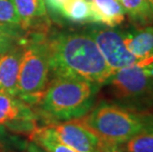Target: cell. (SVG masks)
<instances>
[{
	"label": "cell",
	"mask_w": 153,
	"mask_h": 152,
	"mask_svg": "<svg viewBox=\"0 0 153 152\" xmlns=\"http://www.w3.org/2000/svg\"><path fill=\"white\" fill-rule=\"evenodd\" d=\"M100 87L76 77L55 76L38 104L41 112L53 121L78 119L92 110Z\"/></svg>",
	"instance_id": "obj_2"
},
{
	"label": "cell",
	"mask_w": 153,
	"mask_h": 152,
	"mask_svg": "<svg viewBox=\"0 0 153 152\" xmlns=\"http://www.w3.org/2000/svg\"><path fill=\"white\" fill-rule=\"evenodd\" d=\"M22 54V42L10 50L0 54V92L16 96Z\"/></svg>",
	"instance_id": "obj_10"
},
{
	"label": "cell",
	"mask_w": 153,
	"mask_h": 152,
	"mask_svg": "<svg viewBox=\"0 0 153 152\" xmlns=\"http://www.w3.org/2000/svg\"><path fill=\"white\" fill-rule=\"evenodd\" d=\"M31 139L45 152H78L58 140L50 127L36 128L31 132Z\"/></svg>",
	"instance_id": "obj_14"
},
{
	"label": "cell",
	"mask_w": 153,
	"mask_h": 152,
	"mask_svg": "<svg viewBox=\"0 0 153 152\" xmlns=\"http://www.w3.org/2000/svg\"><path fill=\"white\" fill-rule=\"evenodd\" d=\"M148 3H149V5H150V7L152 9V11H153V0H147Z\"/></svg>",
	"instance_id": "obj_22"
},
{
	"label": "cell",
	"mask_w": 153,
	"mask_h": 152,
	"mask_svg": "<svg viewBox=\"0 0 153 152\" xmlns=\"http://www.w3.org/2000/svg\"><path fill=\"white\" fill-rule=\"evenodd\" d=\"M93 24L116 28L126 20V11L120 0H89Z\"/></svg>",
	"instance_id": "obj_11"
},
{
	"label": "cell",
	"mask_w": 153,
	"mask_h": 152,
	"mask_svg": "<svg viewBox=\"0 0 153 152\" xmlns=\"http://www.w3.org/2000/svg\"><path fill=\"white\" fill-rule=\"evenodd\" d=\"M13 2L23 30L27 33L48 34L51 21L45 0H13Z\"/></svg>",
	"instance_id": "obj_9"
},
{
	"label": "cell",
	"mask_w": 153,
	"mask_h": 152,
	"mask_svg": "<svg viewBox=\"0 0 153 152\" xmlns=\"http://www.w3.org/2000/svg\"><path fill=\"white\" fill-rule=\"evenodd\" d=\"M71 1V0H45L47 10L50 11L51 17L53 20L59 22V17L64 7Z\"/></svg>",
	"instance_id": "obj_17"
},
{
	"label": "cell",
	"mask_w": 153,
	"mask_h": 152,
	"mask_svg": "<svg viewBox=\"0 0 153 152\" xmlns=\"http://www.w3.org/2000/svg\"><path fill=\"white\" fill-rule=\"evenodd\" d=\"M45 43L53 77H76L102 86L115 72L84 31H51Z\"/></svg>",
	"instance_id": "obj_1"
},
{
	"label": "cell",
	"mask_w": 153,
	"mask_h": 152,
	"mask_svg": "<svg viewBox=\"0 0 153 152\" xmlns=\"http://www.w3.org/2000/svg\"><path fill=\"white\" fill-rule=\"evenodd\" d=\"M106 84L117 99L134 107L153 105V62L114 72Z\"/></svg>",
	"instance_id": "obj_5"
},
{
	"label": "cell",
	"mask_w": 153,
	"mask_h": 152,
	"mask_svg": "<svg viewBox=\"0 0 153 152\" xmlns=\"http://www.w3.org/2000/svg\"><path fill=\"white\" fill-rule=\"evenodd\" d=\"M22 39H19L11 35H0V54L4 53L16 47L21 42Z\"/></svg>",
	"instance_id": "obj_18"
},
{
	"label": "cell",
	"mask_w": 153,
	"mask_h": 152,
	"mask_svg": "<svg viewBox=\"0 0 153 152\" xmlns=\"http://www.w3.org/2000/svg\"><path fill=\"white\" fill-rule=\"evenodd\" d=\"M134 26L144 27L153 24V11L147 0H120Z\"/></svg>",
	"instance_id": "obj_12"
},
{
	"label": "cell",
	"mask_w": 153,
	"mask_h": 152,
	"mask_svg": "<svg viewBox=\"0 0 153 152\" xmlns=\"http://www.w3.org/2000/svg\"><path fill=\"white\" fill-rule=\"evenodd\" d=\"M74 121L90 129L104 143L117 145L153 125L150 115L107 102L100 103L84 117Z\"/></svg>",
	"instance_id": "obj_3"
},
{
	"label": "cell",
	"mask_w": 153,
	"mask_h": 152,
	"mask_svg": "<svg viewBox=\"0 0 153 152\" xmlns=\"http://www.w3.org/2000/svg\"><path fill=\"white\" fill-rule=\"evenodd\" d=\"M26 34H27V32L22 30L21 28H16L12 27V26L0 24V35H11L19 39H22L25 37Z\"/></svg>",
	"instance_id": "obj_19"
},
{
	"label": "cell",
	"mask_w": 153,
	"mask_h": 152,
	"mask_svg": "<svg viewBox=\"0 0 153 152\" xmlns=\"http://www.w3.org/2000/svg\"><path fill=\"white\" fill-rule=\"evenodd\" d=\"M26 152H45L43 148H41L40 146H38L36 143H30L28 145V148L27 150H26Z\"/></svg>",
	"instance_id": "obj_21"
},
{
	"label": "cell",
	"mask_w": 153,
	"mask_h": 152,
	"mask_svg": "<svg viewBox=\"0 0 153 152\" xmlns=\"http://www.w3.org/2000/svg\"><path fill=\"white\" fill-rule=\"evenodd\" d=\"M102 152H126V151L120 147V145L104 143V147H103Z\"/></svg>",
	"instance_id": "obj_20"
},
{
	"label": "cell",
	"mask_w": 153,
	"mask_h": 152,
	"mask_svg": "<svg viewBox=\"0 0 153 152\" xmlns=\"http://www.w3.org/2000/svg\"><path fill=\"white\" fill-rule=\"evenodd\" d=\"M83 31L93 39L106 62L114 71L134 65H145L126 48L120 30L91 24Z\"/></svg>",
	"instance_id": "obj_6"
},
{
	"label": "cell",
	"mask_w": 153,
	"mask_h": 152,
	"mask_svg": "<svg viewBox=\"0 0 153 152\" xmlns=\"http://www.w3.org/2000/svg\"><path fill=\"white\" fill-rule=\"evenodd\" d=\"M60 142L78 152H102L104 142L77 121L56 122L48 125Z\"/></svg>",
	"instance_id": "obj_7"
},
{
	"label": "cell",
	"mask_w": 153,
	"mask_h": 152,
	"mask_svg": "<svg viewBox=\"0 0 153 152\" xmlns=\"http://www.w3.org/2000/svg\"><path fill=\"white\" fill-rule=\"evenodd\" d=\"M37 117L27 103L16 96L0 92V127L17 132H32Z\"/></svg>",
	"instance_id": "obj_8"
},
{
	"label": "cell",
	"mask_w": 153,
	"mask_h": 152,
	"mask_svg": "<svg viewBox=\"0 0 153 152\" xmlns=\"http://www.w3.org/2000/svg\"><path fill=\"white\" fill-rule=\"evenodd\" d=\"M0 24L21 28L20 18L15 9L13 0H0Z\"/></svg>",
	"instance_id": "obj_16"
},
{
	"label": "cell",
	"mask_w": 153,
	"mask_h": 152,
	"mask_svg": "<svg viewBox=\"0 0 153 152\" xmlns=\"http://www.w3.org/2000/svg\"><path fill=\"white\" fill-rule=\"evenodd\" d=\"M71 24H93V16L89 0H71L64 7L59 22Z\"/></svg>",
	"instance_id": "obj_13"
},
{
	"label": "cell",
	"mask_w": 153,
	"mask_h": 152,
	"mask_svg": "<svg viewBox=\"0 0 153 152\" xmlns=\"http://www.w3.org/2000/svg\"><path fill=\"white\" fill-rule=\"evenodd\" d=\"M45 38L44 33H27L21 40L23 54L16 97L28 105L40 102L48 83L51 70Z\"/></svg>",
	"instance_id": "obj_4"
},
{
	"label": "cell",
	"mask_w": 153,
	"mask_h": 152,
	"mask_svg": "<svg viewBox=\"0 0 153 152\" xmlns=\"http://www.w3.org/2000/svg\"><path fill=\"white\" fill-rule=\"evenodd\" d=\"M120 147L126 152H153V125L120 144Z\"/></svg>",
	"instance_id": "obj_15"
}]
</instances>
